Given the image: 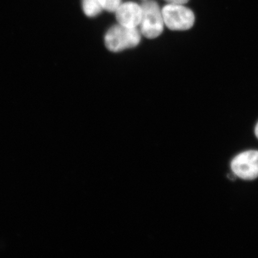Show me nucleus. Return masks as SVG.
I'll return each instance as SVG.
<instances>
[{"instance_id":"1","label":"nucleus","mask_w":258,"mask_h":258,"mask_svg":"<svg viewBox=\"0 0 258 258\" xmlns=\"http://www.w3.org/2000/svg\"><path fill=\"white\" fill-rule=\"evenodd\" d=\"M142 37L139 28L125 27L118 24L106 31L104 43L109 51L118 53L137 47L141 43Z\"/></svg>"},{"instance_id":"2","label":"nucleus","mask_w":258,"mask_h":258,"mask_svg":"<svg viewBox=\"0 0 258 258\" xmlns=\"http://www.w3.org/2000/svg\"><path fill=\"white\" fill-rule=\"evenodd\" d=\"M141 7L143 15L138 28L142 35L148 39L160 37L165 25L159 4L154 0H145L142 3Z\"/></svg>"},{"instance_id":"3","label":"nucleus","mask_w":258,"mask_h":258,"mask_svg":"<svg viewBox=\"0 0 258 258\" xmlns=\"http://www.w3.org/2000/svg\"><path fill=\"white\" fill-rule=\"evenodd\" d=\"M161 12L164 25L170 30L186 31L195 24V14L183 5L168 3L161 9Z\"/></svg>"},{"instance_id":"4","label":"nucleus","mask_w":258,"mask_h":258,"mask_svg":"<svg viewBox=\"0 0 258 258\" xmlns=\"http://www.w3.org/2000/svg\"><path fill=\"white\" fill-rule=\"evenodd\" d=\"M231 170L234 175L244 180L258 177V151L251 150L238 154L232 161Z\"/></svg>"},{"instance_id":"5","label":"nucleus","mask_w":258,"mask_h":258,"mask_svg":"<svg viewBox=\"0 0 258 258\" xmlns=\"http://www.w3.org/2000/svg\"><path fill=\"white\" fill-rule=\"evenodd\" d=\"M114 13L118 24L128 28H139L143 15L141 5L132 2L121 3Z\"/></svg>"},{"instance_id":"6","label":"nucleus","mask_w":258,"mask_h":258,"mask_svg":"<svg viewBox=\"0 0 258 258\" xmlns=\"http://www.w3.org/2000/svg\"><path fill=\"white\" fill-rule=\"evenodd\" d=\"M82 7L84 13L89 18L96 17L104 11L99 0H83Z\"/></svg>"},{"instance_id":"7","label":"nucleus","mask_w":258,"mask_h":258,"mask_svg":"<svg viewBox=\"0 0 258 258\" xmlns=\"http://www.w3.org/2000/svg\"><path fill=\"white\" fill-rule=\"evenodd\" d=\"M103 10L108 12H115L121 4V0H99Z\"/></svg>"},{"instance_id":"8","label":"nucleus","mask_w":258,"mask_h":258,"mask_svg":"<svg viewBox=\"0 0 258 258\" xmlns=\"http://www.w3.org/2000/svg\"><path fill=\"white\" fill-rule=\"evenodd\" d=\"M169 3H172V4H180V5H185L188 3L189 0H164Z\"/></svg>"},{"instance_id":"9","label":"nucleus","mask_w":258,"mask_h":258,"mask_svg":"<svg viewBox=\"0 0 258 258\" xmlns=\"http://www.w3.org/2000/svg\"><path fill=\"white\" fill-rule=\"evenodd\" d=\"M254 133H255L256 136L258 139V122L255 127V130H254Z\"/></svg>"},{"instance_id":"10","label":"nucleus","mask_w":258,"mask_h":258,"mask_svg":"<svg viewBox=\"0 0 258 258\" xmlns=\"http://www.w3.org/2000/svg\"><path fill=\"white\" fill-rule=\"evenodd\" d=\"M143 1H145V0H143Z\"/></svg>"}]
</instances>
